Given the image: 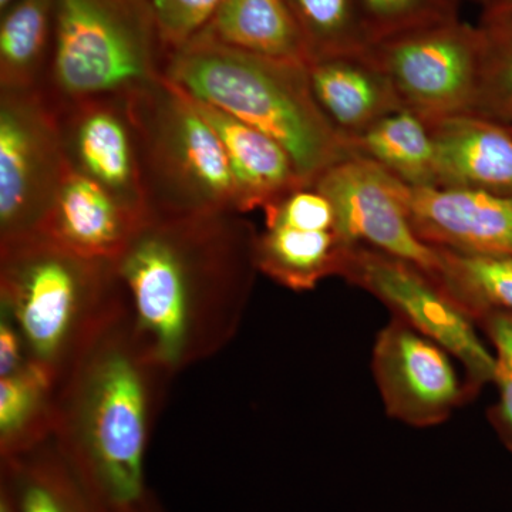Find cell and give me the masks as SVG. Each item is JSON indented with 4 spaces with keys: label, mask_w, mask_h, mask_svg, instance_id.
<instances>
[{
    "label": "cell",
    "mask_w": 512,
    "mask_h": 512,
    "mask_svg": "<svg viewBox=\"0 0 512 512\" xmlns=\"http://www.w3.org/2000/svg\"><path fill=\"white\" fill-rule=\"evenodd\" d=\"M192 100L221 140L237 183L242 214L264 210L282 195L306 185L288 151L274 138L217 107Z\"/></svg>",
    "instance_id": "17"
},
{
    "label": "cell",
    "mask_w": 512,
    "mask_h": 512,
    "mask_svg": "<svg viewBox=\"0 0 512 512\" xmlns=\"http://www.w3.org/2000/svg\"><path fill=\"white\" fill-rule=\"evenodd\" d=\"M55 113L69 167L147 215L128 97L80 101Z\"/></svg>",
    "instance_id": "12"
},
{
    "label": "cell",
    "mask_w": 512,
    "mask_h": 512,
    "mask_svg": "<svg viewBox=\"0 0 512 512\" xmlns=\"http://www.w3.org/2000/svg\"><path fill=\"white\" fill-rule=\"evenodd\" d=\"M69 170L45 96L0 89V244L39 234Z\"/></svg>",
    "instance_id": "7"
},
{
    "label": "cell",
    "mask_w": 512,
    "mask_h": 512,
    "mask_svg": "<svg viewBox=\"0 0 512 512\" xmlns=\"http://www.w3.org/2000/svg\"><path fill=\"white\" fill-rule=\"evenodd\" d=\"M512 128V127H511Z\"/></svg>",
    "instance_id": "37"
},
{
    "label": "cell",
    "mask_w": 512,
    "mask_h": 512,
    "mask_svg": "<svg viewBox=\"0 0 512 512\" xmlns=\"http://www.w3.org/2000/svg\"><path fill=\"white\" fill-rule=\"evenodd\" d=\"M123 512H167V510H165L164 505L160 503L157 495L150 490L143 500L138 501L136 505H133V507Z\"/></svg>",
    "instance_id": "32"
},
{
    "label": "cell",
    "mask_w": 512,
    "mask_h": 512,
    "mask_svg": "<svg viewBox=\"0 0 512 512\" xmlns=\"http://www.w3.org/2000/svg\"><path fill=\"white\" fill-rule=\"evenodd\" d=\"M312 185L332 202L336 229L348 244L403 259L437 285L439 249L414 231L394 190L392 174L365 157L352 156L330 167Z\"/></svg>",
    "instance_id": "10"
},
{
    "label": "cell",
    "mask_w": 512,
    "mask_h": 512,
    "mask_svg": "<svg viewBox=\"0 0 512 512\" xmlns=\"http://www.w3.org/2000/svg\"><path fill=\"white\" fill-rule=\"evenodd\" d=\"M128 107L147 215L241 212L221 140L187 93L161 76L128 97Z\"/></svg>",
    "instance_id": "5"
},
{
    "label": "cell",
    "mask_w": 512,
    "mask_h": 512,
    "mask_svg": "<svg viewBox=\"0 0 512 512\" xmlns=\"http://www.w3.org/2000/svg\"><path fill=\"white\" fill-rule=\"evenodd\" d=\"M403 109L426 124L470 114L476 97L480 32L461 18L399 33L369 47Z\"/></svg>",
    "instance_id": "8"
},
{
    "label": "cell",
    "mask_w": 512,
    "mask_h": 512,
    "mask_svg": "<svg viewBox=\"0 0 512 512\" xmlns=\"http://www.w3.org/2000/svg\"><path fill=\"white\" fill-rule=\"evenodd\" d=\"M450 353L393 316L377 333L372 370L386 413L412 427L439 426L470 399Z\"/></svg>",
    "instance_id": "11"
},
{
    "label": "cell",
    "mask_w": 512,
    "mask_h": 512,
    "mask_svg": "<svg viewBox=\"0 0 512 512\" xmlns=\"http://www.w3.org/2000/svg\"><path fill=\"white\" fill-rule=\"evenodd\" d=\"M437 249L441 256L437 286L473 322L491 311L512 312V256Z\"/></svg>",
    "instance_id": "24"
},
{
    "label": "cell",
    "mask_w": 512,
    "mask_h": 512,
    "mask_svg": "<svg viewBox=\"0 0 512 512\" xmlns=\"http://www.w3.org/2000/svg\"><path fill=\"white\" fill-rule=\"evenodd\" d=\"M15 2V0H0V10L8 8L10 3Z\"/></svg>",
    "instance_id": "35"
},
{
    "label": "cell",
    "mask_w": 512,
    "mask_h": 512,
    "mask_svg": "<svg viewBox=\"0 0 512 512\" xmlns=\"http://www.w3.org/2000/svg\"><path fill=\"white\" fill-rule=\"evenodd\" d=\"M25 343L15 323L0 313V377L18 372L28 363Z\"/></svg>",
    "instance_id": "31"
},
{
    "label": "cell",
    "mask_w": 512,
    "mask_h": 512,
    "mask_svg": "<svg viewBox=\"0 0 512 512\" xmlns=\"http://www.w3.org/2000/svg\"><path fill=\"white\" fill-rule=\"evenodd\" d=\"M0 484L8 488L19 512H103L52 439L0 458Z\"/></svg>",
    "instance_id": "20"
},
{
    "label": "cell",
    "mask_w": 512,
    "mask_h": 512,
    "mask_svg": "<svg viewBox=\"0 0 512 512\" xmlns=\"http://www.w3.org/2000/svg\"><path fill=\"white\" fill-rule=\"evenodd\" d=\"M163 76L192 99L278 141L306 185L355 156L350 140L313 96L308 64L252 55L198 36L167 56Z\"/></svg>",
    "instance_id": "3"
},
{
    "label": "cell",
    "mask_w": 512,
    "mask_h": 512,
    "mask_svg": "<svg viewBox=\"0 0 512 512\" xmlns=\"http://www.w3.org/2000/svg\"><path fill=\"white\" fill-rule=\"evenodd\" d=\"M313 96L332 126L352 140L403 109L386 73L365 53L318 57L308 63Z\"/></svg>",
    "instance_id": "16"
},
{
    "label": "cell",
    "mask_w": 512,
    "mask_h": 512,
    "mask_svg": "<svg viewBox=\"0 0 512 512\" xmlns=\"http://www.w3.org/2000/svg\"><path fill=\"white\" fill-rule=\"evenodd\" d=\"M338 229L319 231L265 224L256 235L259 274L296 292L312 291L329 276L342 274L350 248Z\"/></svg>",
    "instance_id": "18"
},
{
    "label": "cell",
    "mask_w": 512,
    "mask_h": 512,
    "mask_svg": "<svg viewBox=\"0 0 512 512\" xmlns=\"http://www.w3.org/2000/svg\"><path fill=\"white\" fill-rule=\"evenodd\" d=\"M437 187L471 188L512 197V128L458 114L427 124Z\"/></svg>",
    "instance_id": "15"
},
{
    "label": "cell",
    "mask_w": 512,
    "mask_h": 512,
    "mask_svg": "<svg viewBox=\"0 0 512 512\" xmlns=\"http://www.w3.org/2000/svg\"><path fill=\"white\" fill-rule=\"evenodd\" d=\"M256 235L237 211L146 215L114 259L124 319L171 376L234 339L259 274Z\"/></svg>",
    "instance_id": "1"
},
{
    "label": "cell",
    "mask_w": 512,
    "mask_h": 512,
    "mask_svg": "<svg viewBox=\"0 0 512 512\" xmlns=\"http://www.w3.org/2000/svg\"><path fill=\"white\" fill-rule=\"evenodd\" d=\"M511 10L512 0H487V3L481 8V18L503 15Z\"/></svg>",
    "instance_id": "33"
},
{
    "label": "cell",
    "mask_w": 512,
    "mask_h": 512,
    "mask_svg": "<svg viewBox=\"0 0 512 512\" xmlns=\"http://www.w3.org/2000/svg\"><path fill=\"white\" fill-rule=\"evenodd\" d=\"M55 40V0H15L0 10V89L42 90Z\"/></svg>",
    "instance_id": "21"
},
{
    "label": "cell",
    "mask_w": 512,
    "mask_h": 512,
    "mask_svg": "<svg viewBox=\"0 0 512 512\" xmlns=\"http://www.w3.org/2000/svg\"><path fill=\"white\" fill-rule=\"evenodd\" d=\"M495 350L497 403L488 412L498 437L512 454V312L491 311L478 320Z\"/></svg>",
    "instance_id": "28"
},
{
    "label": "cell",
    "mask_w": 512,
    "mask_h": 512,
    "mask_svg": "<svg viewBox=\"0 0 512 512\" xmlns=\"http://www.w3.org/2000/svg\"><path fill=\"white\" fill-rule=\"evenodd\" d=\"M0 512H19L18 505L13 500L5 485L0 484Z\"/></svg>",
    "instance_id": "34"
},
{
    "label": "cell",
    "mask_w": 512,
    "mask_h": 512,
    "mask_svg": "<svg viewBox=\"0 0 512 512\" xmlns=\"http://www.w3.org/2000/svg\"><path fill=\"white\" fill-rule=\"evenodd\" d=\"M355 156L365 157L412 187H437L429 126L400 109L350 140Z\"/></svg>",
    "instance_id": "22"
},
{
    "label": "cell",
    "mask_w": 512,
    "mask_h": 512,
    "mask_svg": "<svg viewBox=\"0 0 512 512\" xmlns=\"http://www.w3.org/2000/svg\"><path fill=\"white\" fill-rule=\"evenodd\" d=\"M313 59L365 53L372 46L359 0H285Z\"/></svg>",
    "instance_id": "26"
},
{
    "label": "cell",
    "mask_w": 512,
    "mask_h": 512,
    "mask_svg": "<svg viewBox=\"0 0 512 512\" xmlns=\"http://www.w3.org/2000/svg\"><path fill=\"white\" fill-rule=\"evenodd\" d=\"M470 2L477 3V5H480V8H483L485 3H487V0H470Z\"/></svg>",
    "instance_id": "36"
},
{
    "label": "cell",
    "mask_w": 512,
    "mask_h": 512,
    "mask_svg": "<svg viewBox=\"0 0 512 512\" xmlns=\"http://www.w3.org/2000/svg\"><path fill=\"white\" fill-rule=\"evenodd\" d=\"M394 178L410 224L434 248L512 256V197L454 187H412Z\"/></svg>",
    "instance_id": "13"
},
{
    "label": "cell",
    "mask_w": 512,
    "mask_h": 512,
    "mask_svg": "<svg viewBox=\"0 0 512 512\" xmlns=\"http://www.w3.org/2000/svg\"><path fill=\"white\" fill-rule=\"evenodd\" d=\"M146 215L70 168L39 234L74 254L114 259Z\"/></svg>",
    "instance_id": "14"
},
{
    "label": "cell",
    "mask_w": 512,
    "mask_h": 512,
    "mask_svg": "<svg viewBox=\"0 0 512 512\" xmlns=\"http://www.w3.org/2000/svg\"><path fill=\"white\" fill-rule=\"evenodd\" d=\"M466 0H359L370 43L431 23L460 18Z\"/></svg>",
    "instance_id": "27"
},
{
    "label": "cell",
    "mask_w": 512,
    "mask_h": 512,
    "mask_svg": "<svg viewBox=\"0 0 512 512\" xmlns=\"http://www.w3.org/2000/svg\"><path fill=\"white\" fill-rule=\"evenodd\" d=\"M200 36L268 59L303 64L312 60L285 0H224Z\"/></svg>",
    "instance_id": "19"
},
{
    "label": "cell",
    "mask_w": 512,
    "mask_h": 512,
    "mask_svg": "<svg viewBox=\"0 0 512 512\" xmlns=\"http://www.w3.org/2000/svg\"><path fill=\"white\" fill-rule=\"evenodd\" d=\"M224 0H150L165 59L201 35Z\"/></svg>",
    "instance_id": "29"
},
{
    "label": "cell",
    "mask_w": 512,
    "mask_h": 512,
    "mask_svg": "<svg viewBox=\"0 0 512 512\" xmlns=\"http://www.w3.org/2000/svg\"><path fill=\"white\" fill-rule=\"evenodd\" d=\"M173 377L123 313L57 386L53 443L101 511H126L150 491L147 448Z\"/></svg>",
    "instance_id": "2"
},
{
    "label": "cell",
    "mask_w": 512,
    "mask_h": 512,
    "mask_svg": "<svg viewBox=\"0 0 512 512\" xmlns=\"http://www.w3.org/2000/svg\"><path fill=\"white\" fill-rule=\"evenodd\" d=\"M480 64L470 114L512 127V10L480 18Z\"/></svg>",
    "instance_id": "25"
},
{
    "label": "cell",
    "mask_w": 512,
    "mask_h": 512,
    "mask_svg": "<svg viewBox=\"0 0 512 512\" xmlns=\"http://www.w3.org/2000/svg\"><path fill=\"white\" fill-rule=\"evenodd\" d=\"M340 276L456 357L466 369L470 399L494 383L495 357L478 338L473 319L419 268L386 252L350 245Z\"/></svg>",
    "instance_id": "9"
},
{
    "label": "cell",
    "mask_w": 512,
    "mask_h": 512,
    "mask_svg": "<svg viewBox=\"0 0 512 512\" xmlns=\"http://www.w3.org/2000/svg\"><path fill=\"white\" fill-rule=\"evenodd\" d=\"M0 313L26 355L56 386L124 313L116 265L67 251L43 235L0 244Z\"/></svg>",
    "instance_id": "4"
},
{
    "label": "cell",
    "mask_w": 512,
    "mask_h": 512,
    "mask_svg": "<svg viewBox=\"0 0 512 512\" xmlns=\"http://www.w3.org/2000/svg\"><path fill=\"white\" fill-rule=\"evenodd\" d=\"M150 0H55L52 60L40 93L57 111L130 97L163 76Z\"/></svg>",
    "instance_id": "6"
},
{
    "label": "cell",
    "mask_w": 512,
    "mask_h": 512,
    "mask_svg": "<svg viewBox=\"0 0 512 512\" xmlns=\"http://www.w3.org/2000/svg\"><path fill=\"white\" fill-rule=\"evenodd\" d=\"M56 392V383L30 362L0 377V458L52 439Z\"/></svg>",
    "instance_id": "23"
},
{
    "label": "cell",
    "mask_w": 512,
    "mask_h": 512,
    "mask_svg": "<svg viewBox=\"0 0 512 512\" xmlns=\"http://www.w3.org/2000/svg\"><path fill=\"white\" fill-rule=\"evenodd\" d=\"M265 224L329 231L336 229L332 202L313 185H302L264 208Z\"/></svg>",
    "instance_id": "30"
}]
</instances>
